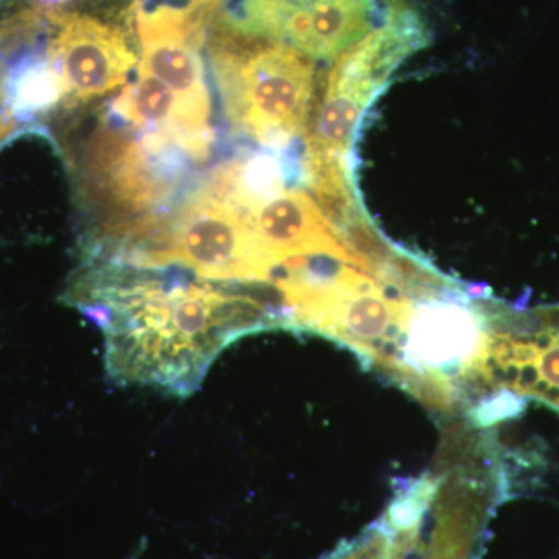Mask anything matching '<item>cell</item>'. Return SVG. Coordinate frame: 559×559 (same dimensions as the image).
<instances>
[{
  "label": "cell",
  "mask_w": 559,
  "mask_h": 559,
  "mask_svg": "<svg viewBox=\"0 0 559 559\" xmlns=\"http://www.w3.org/2000/svg\"><path fill=\"white\" fill-rule=\"evenodd\" d=\"M66 299L105 336L114 381L178 396L200 389L224 348L246 334L282 326L266 305L171 270L90 261Z\"/></svg>",
  "instance_id": "cell-1"
},
{
  "label": "cell",
  "mask_w": 559,
  "mask_h": 559,
  "mask_svg": "<svg viewBox=\"0 0 559 559\" xmlns=\"http://www.w3.org/2000/svg\"><path fill=\"white\" fill-rule=\"evenodd\" d=\"M209 57L227 119L266 146L307 135L319 98L314 60L272 40L218 27Z\"/></svg>",
  "instance_id": "cell-2"
},
{
  "label": "cell",
  "mask_w": 559,
  "mask_h": 559,
  "mask_svg": "<svg viewBox=\"0 0 559 559\" xmlns=\"http://www.w3.org/2000/svg\"><path fill=\"white\" fill-rule=\"evenodd\" d=\"M421 35L417 17L396 3L377 31L334 61L307 131L305 173L320 198L347 193V156L356 128Z\"/></svg>",
  "instance_id": "cell-3"
},
{
  "label": "cell",
  "mask_w": 559,
  "mask_h": 559,
  "mask_svg": "<svg viewBox=\"0 0 559 559\" xmlns=\"http://www.w3.org/2000/svg\"><path fill=\"white\" fill-rule=\"evenodd\" d=\"M180 157L189 156L159 135L143 134L138 142L131 132L102 124L84 157V186L106 215L94 246L156 218L154 210L175 190Z\"/></svg>",
  "instance_id": "cell-4"
},
{
  "label": "cell",
  "mask_w": 559,
  "mask_h": 559,
  "mask_svg": "<svg viewBox=\"0 0 559 559\" xmlns=\"http://www.w3.org/2000/svg\"><path fill=\"white\" fill-rule=\"evenodd\" d=\"M378 0H234L218 27L272 40L314 61H336L388 20Z\"/></svg>",
  "instance_id": "cell-5"
},
{
  "label": "cell",
  "mask_w": 559,
  "mask_h": 559,
  "mask_svg": "<svg viewBox=\"0 0 559 559\" xmlns=\"http://www.w3.org/2000/svg\"><path fill=\"white\" fill-rule=\"evenodd\" d=\"M202 0L182 7L135 10L139 39L138 72L162 81L178 98L194 130L213 135L212 102L201 57L204 24L198 10Z\"/></svg>",
  "instance_id": "cell-6"
},
{
  "label": "cell",
  "mask_w": 559,
  "mask_h": 559,
  "mask_svg": "<svg viewBox=\"0 0 559 559\" xmlns=\"http://www.w3.org/2000/svg\"><path fill=\"white\" fill-rule=\"evenodd\" d=\"M47 62L69 105L102 97L123 86L139 57L119 25L81 11L50 10Z\"/></svg>",
  "instance_id": "cell-7"
},
{
  "label": "cell",
  "mask_w": 559,
  "mask_h": 559,
  "mask_svg": "<svg viewBox=\"0 0 559 559\" xmlns=\"http://www.w3.org/2000/svg\"><path fill=\"white\" fill-rule=\"evenodd\" d=\"M240 210L261 245L277 261L283 277L312 259L337 260L360 270L340 230L308 191L282 189L252 207Z\"/></svg>",
  "instance_id": "cell-8"
},
{
  "label": "cell",
  "mask_w": 559,
  "mask_h": 559,
  "mask_svg": "<svg viewBox=\"0 0 559 559\" xmlns=\"http://www.w3.org/2000/svg\"><path fill=\"white\" fill-rule=\"evenodd\" d=\"M406 333L407 366L414 370L443 377L448 369H488L491 337L485 320L462 305L437 301L412 310Z\"/></svg>",
  "instance_id": "cell-9"
},
{
  "label": "cell",
  "mask_w": 559,
  "mask_h": 559,
  "mask_svg": "<svg viewBox=\"0 0 559 559\" xmlns=\"http://www.w3.org/2000/svg\"><path fill=\"white\" fill-rule=\"evenodd\" d=\"M60 98V84L47 61L31 62L10 80L11 112H36Z\"/></svg>",
  "instance_id": "cell-10"
},
{
  "label": "cell",
  "mask_w": 559,
  "mask_h": 559,
  "mask_svg": "<svg viewBox=\"0 0 559 559\" xmlns=\"http://www.w3.org/2000/svg\"><path fill=\"white\" fill-rule=\"evenodd\" d=\"M525 401L510 390H500L491 400L481 401L476 409V421L479 425H495L502 419L518 417L524 411Z\"/></svg>",
  "instance_id": "cell-11"
},
{
  "label": "cell",
  "mask_w": 559,
  "mask_h": 559,
  "mask_svg": "<svg viewBox=\"0 0 559 559\" xmlns=\"http://www.w3.org/2000/svg\"><path fill=\"white\" fill-rule=\"evenodd\" d=\"M551 341L546 348H539L536 366H538L540 382L549 389L559 392V329H549Z\"/></svg>",
  "instance_id": "cell-12"
},
{
  "label": "cell",
  "mask_w": 559,
  "mask_h": 559,
  "mask_svg": "<svg viewBox=\"0 0 559 559\" xmlns=\"http://www.w3.org/2000/svg\"><path fill=\"white\" fill-rule=\"evenodd\" d=\"M0 44H2V36H0ZM10 80H7L5 73H3L2 62H0V108L10 109V86H7ZM13 114V112H11Z\"/></svg>",
  "instance_id": "cell-13"
},
{
  "label": "cell",
  "mask_w": 559,
  "mask_h": 559,
  "mask_svg": "<svg viewBox=\"0 0 559 559\" xmlns=\"http://www.w3.org/2000/svg\"><path fill=\"white\" fill-rule=\"evenodd\" d=\"M14 128H16V121H14V117L11 114L0 116V142L9 138Z\"/></svg>",
  "instance_id": "cell-14"
}]
</instances>
